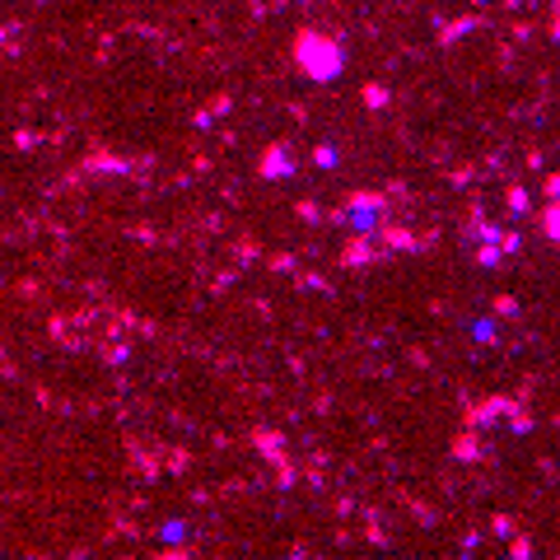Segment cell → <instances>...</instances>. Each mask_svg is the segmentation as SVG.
<instances>
[{
	"mask_svg": "<svg viewBox=\"0 0 560 560\" xmlns=\"http://www.w3.org/2000/svg\"><path fill=\"white\" fill-rule=\"evenodd\" d=\"M294 56H300L304 75H314V80H336V75H341V47L332 38L300 34V42H294Z\"/></svg>",
	"mask_w": 560,
	"mask_h": 560,
	"instance_id": "1",
	"label": "cell"
}]
</instances>
